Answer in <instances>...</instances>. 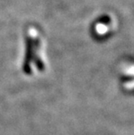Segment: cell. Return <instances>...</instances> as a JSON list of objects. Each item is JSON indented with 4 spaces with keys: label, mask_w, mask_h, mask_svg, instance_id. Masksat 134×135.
Instances as JSON below:
<instances>
[{
    "label": "cell",
    "mask_w": 134,
    "mask_h": 135,
    "mask_svg": "<svg viewBox=\"0 0 134 135\" xmlns=\"http://www.w3.org/2000/svg\"><path fill=\"white\" fill-rule=\"evenodd\" d=\"M95 31L98 35L103 36L108 32L109 27H108V25H106L105 24H103V23H98L95 26Z\"/></svg>",
    "instance_id": "1"
}]
</instances>
